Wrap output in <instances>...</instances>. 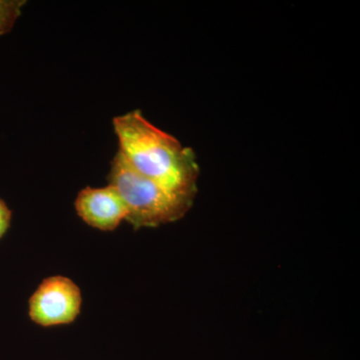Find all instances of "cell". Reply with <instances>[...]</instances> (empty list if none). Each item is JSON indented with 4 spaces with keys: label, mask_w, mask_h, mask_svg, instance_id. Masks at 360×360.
Returning a JSON list of instances; mask_svg holds the SVG:
<instances>
[{
    "label": "cell",
    "mask_w": 360,
    "mask_h": 360,
    "mask_svg": "<svg viewBox=\"0 0 360 360\" xmlns=\"http://www.w3.org/2000/svg\"><path fill=\"white\" fill-rule=\"evenodd\" d=\"M25 4V0H0V37L13 30Z\"/></svg>",
    "instance_id": "obj_5"
},
{
    "label": "cell",
    "mask_w": 360,
    "mask_h": 360,
    "mask_svg": "<svg viewBox=\"0 0 360 360\" xmlns=\"http://www.w3.org/2000/svg\"><path fill=\"white\" fill-rule=\"evenodd\" d=\"M118 153L130 167L181 195L195 198L200 167L194 151L148 122L141 110L113 118Z\"/></svg>",
    "instance_id": "obj_1"
},
{
    "label": "cell",
    "mask_w": 360,
    "mask_h": 360,
    "mask_svg": "<svg viewBox=\"0 0 360 360\" xmlns=\"http://www.w3.org/2000/svg\"><path fill=\"white\" fill-rule=\"evenodd\" d=\"M108 180L127 206L125 221L136 229L177 221L193 206V198L174 193L135 172L118 151L111 161Z\"/></svg>",
    "instance_id": "obj_2"
},
{
    "label": "cell",
    "mask_w": 360,
    "mask_h": 360,
    "mask_svg": "<svg viewBox=\"0 0 360 360\" xmlns=\"http://www.w3.org/2000/svg\"><path fill=\"white\" fill-rule=\"evenodd\" d=\"M82 303V291L71 279L47 277L30 297V319L44 328L70 324L79 314Z\"/></svg>",
    "instance_id": "obj_3"
},
{
    "label": "cell",
    "mask_w": 360,
    "mask_h": 360,
    "mask_svg": "<svg viewBox=\"0 0 360 360\" xmlns=\"http://www.w3.org/2000/svg\"><path fill=\"white\" fill-rule=\"evenodd\" d=\"M78 217L85 224L103 231L117 229L127 219V208L115 187H86L80 191L75 200Z\"/></svg>",
    "instance_id": "obj_4"
},
{
    "label": "cell",
    "mask_w": 360,
    "mask_h": 360,
    "mask_svg": "<svg viewBox=\"0 0 360 360\" xmlns=\"http://www.w3.org/2000/svg\"><path fill=\"white\" fill-rule=\"evenodd\" d=\"M13 213L6 203L0 198V238L6 233L11 226Z\"/></svg>",
    "instance_id": "obj_6"
}]
</instances>
